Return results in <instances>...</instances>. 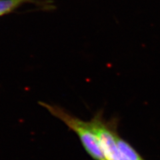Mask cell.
Masks as SVG:
<instances>
[{
  "label": "cell",
  "mask_w": 160,
  "mask_h": 160,
  "mask_svg": "<svg viewBox=\"0 0 160 160\" xmlns=\"http://www.w3.org/2000/svg\"><path fill=\"white\" fill-rule=\"evenodd\" d=\"M40 104L76 133L85 150L94 160H106L90 122H85L73 116L61 107L46 103Z\"/></svg>",
  "instance_id": "obj_1"
},
{
  "label": "cell",
  "mask_w": 160,
  "mask_h": 160,
  "mask_svg": "<svg viewBox=\"0 0 160 160\" xmlns=\"http://www.w3.org/2000/svg\"><path fill=\"white\" fill-rule=\"evenodd\" d=\"M92 128L98 138L106 160H119L117 143V122L113 120L106 121L102 112L97 113L90 120Z\"/></svg>",
  "instance_id": "obj_2"
},
{
  "label": "cell",
  "mask_w": 160,
  "mask_h": 160,
  "mask_svg": "<svg viewBox=\"0 0 160 160\" xmlns=\"http://www.w3.org/2000/svg\"><path fill=\"white\" fill-rule=\"evenodd\" d=\"M117 143L119 160H144L136 150L119 135L117 137Z\"/></svg>",
  "instance_id": "obj_3"
},
{
  "label": "cell",
  "mask_w": 160,
  "mask_h": 160,
  "mask_svg": "<svg viewBox=\"0 0 160 160\" xmlns=\"http://www.w3.org/2000/svg\"><path fill=\"white\" fill-rule=\"evenodd\" d=\"M32 0H0V17L14 11L22 5Z\"/></svg>",
  "instance_id": "obj_4"
}]
</instances>
